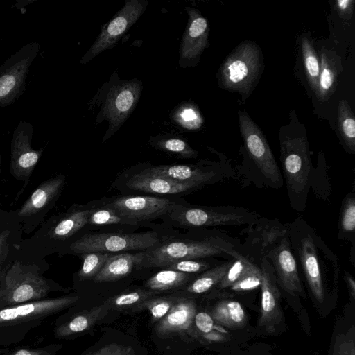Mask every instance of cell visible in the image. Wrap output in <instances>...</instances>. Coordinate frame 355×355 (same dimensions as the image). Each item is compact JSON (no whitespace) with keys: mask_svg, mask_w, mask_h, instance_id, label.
<instances>
[{"mask_svg":"<svg viewBox=\"0 0 355 355\" xmlns=\"http://www.w3.org/2000/svg\"><path fill=\"white\" fill-rule=\"evenodd\" d=\"M349 355H355V346L352 348Z\"/></svg>","mask_w":355,"mask_h":355,"instance_id":"51","label":"cell"},{"mask_svg":"<svg viewBox=\"0 0 355 355\" xmlns=\"http://www.w3.org/2000/svg\"><path fill=\"white\" fill-rule=\"evenodd\" d=\"M354 0H338L335 2V9L338 15L345 20H349L353 15Z\"/></svg>","mask_w":355,"mask_h":355,"instance_id":"47","label":"cell"},{"mask_svg":"<svg viewBox=\"0 0 355 355\" xmlns=\"http://www.w3.org/2000/svg\"><path fill=\"white\" fill-rule=\"evenodd\" d=\"M261 281L259 266L250 261L245 271L228 289L235 292L252 291L261 287Z\"/></svg>","mask_w":355,"mask_h":355,"instance_id":"40","label":"cell"},{"mask_svg":"<svg viewBox=\"0 0 355 355\" xmlns=\"http://www.w3.org/2000/svg\"><path fill=\"white\" fill-rule=\"evenodd\" d=\"M194 322L197 328L202 333H209L214 328V320L210 315L205 312L196 313Z\"/></svg>","mask_w":355,"mask_h":355,"instance_id":"46","label":"cell"},{"mask_svg":"<svg viewBox=\"0 0 355 355\" xmlns=\"http://www.w3.org/2000/svg\"><path fill=\"white\" fill-rule=\"evenodd\" d=\"M301 49L308 82L312 90L316 94L320 77V60L312 42L306 37L302 39Z\"/></svg>","mask_w":355,"mask_h":355,"instance_id":"35","label":"cell"},{"mask_svg":"<svg viewBox=\"0 0 355 355\" xmlns=\"http://www.w3.org/2000/svg\"><path fill=\"white\" fill-rule=\"evenodd\" d=\"M344 278L346 282L349 295L352 299L355 298V281L352 275L347 271H345Z\"/></svg>","mask_w":355,"mask_h":355,"instance_id":"48","label":"cell"},{"mask_svg":"<svg viewBox=\"0 0 355 355\" xmlns=\"http://www.w3.org/2000/svg\"><path fill=\"white\" fill-rule=\"evenodd\" d=\"M37 42L20 48L0 66V107L12 104L24 92L31 66L40 51Z\"/></svg>","mask_w":355,"mask_h":355,"instance_id":"10","label":"cell"},{"mask_svg":"<svg viewBox=\"0 0 355 355\" xmlns=\"http://www.w3.org/2000/svg\"><path fill=\"white\" fill-rule=\"evenodd\" d=\"M125 186L132 191L159 195L186 194L202 188L193 183L178 182L140 171L128 176Z\"/></svg>","mask_w":355,"mask_h":355,"instance_id":"20","label":"cell"},{"mask_svg":"<svg viewBox=\"0 0 355 355\" xmlns=\"http://www.w3.org/2000/svg\"><path fill=\"white\" fill-rule=\"evenodd\" d=\"M293 253L298 261L312 296L322 304L331 285L335 290L340 272L338 256L315 230L297 218L287 223Z\"/></svg>","mask_w":355,"mask_h":355,"instance_id":"1","label":"cell"},{"mask_svg":"<svg viewBox=\"0 0 355 355\" xmlns=\"http://www.w3.org/2000/svg\"><path fill=\"white\" fill-rule=\"evenodd\" d=\"M338 239L350 243L355 248L354 188L343 198L340 211Z\"/></svg>","mask_w":355,"mask_h":355,"instance_id":"32","label":"cell"},{"mask_svg":"<svg viewBox=\"0 0 355 355\" xmlns=\"http://www.w3.org/2000/svg\"><path fill=\"white\" fill-rule=\"evenodd\" d=\"M148 144L159 150L183 159L196 158L198 153L181 136L164 134L151 137Z\"/></svg>","mask_w":355,"mask_h":355,"instance_id":"31","label":"cell"},{"mask_svg":"<svg viewBox=\"0 0 355 355\" xmlns=\"http://www.w3.org/2000/svg\"><path fill=\"white\" fill-rule=\"evenodd\" d=\"M140 171L182 182L205 186L234 178L236 172L226 162L202 161L196 164L149 166Z\"/></svg>","mask_w":355,"mask_h":355,"instance_id":"12","label":"cell"},{"mask_svg":"<svg viewBox=\"0 0 355 355\" xmlns=\"http://www.w3.org/2000/svg\"><path fill=\"white\" fill-rule=\"evenodd\" d=\"M64 183V176L61 174L42 182L21 207L17 214L30 216L44 210L58 197Z\"/></svg>","mask_w":355,"mask_h":355,"instance_id":"22","label":"cell"},{"mask_svg":"<svg viewBox=\"0 0 355 355\" xmlns=\"http://www.w3.org/2000/svg\"><path fill=\"white\" fill-rule=\"evenodd\" d=\"M280 162L291 207L302 212L306 207L313 170L305 137H284L280 139Z\"/></svg>","mask_w":355,"mask_h":355,"instance_id":"4","label":"cell"},{"mask_svg":"<svg viewBox=\"0 0 355 355\" xmlns=\"http://www.w3.org/2000/svg\"><path fill=\"white\" fill-rule=\"evenodd\" d=\"M261 216L243 207L200 206L175 200L165 216L174 225L187 228L247 225Z\"/></svg>","mask_w":355,"mask_h":355,"instance_id":"5","label":"cell"},{"mask_svg":"<svg viewBox=\"0 0 355 355\" xmlns=\"http://www.w3.org/2000/svg\"><path fill=\"white\" fill-rule=\"evenodd\" d=\"M143 257V251L111 254L92 280L96 283L110 282L126 277L133 269H139Z\"/></svg>","mask_w":355,"mask_h":355,"instance_id":"23","label":"cell"},{"mask_svg":"<svg viewBox=\"0 0 355 355\" xmlns=\"http://www.w3.org/2000/svg\"><path fill=\"white\" fill-rule=\"evenodd\" d=\"M272 266L279 287L291 296H304L298 264L287 235L266 255Z\"/></svg>","mask_w":355,"mask_h":355,"instance_id":"17","label":"cell"},{"mask_svg":"<svg viewBox=\"0 0 355 355\" xmlns=\"http://www.w3.org/2000/svg\"><path fill=\"white\" fill-rule=\"evenodd\" d=\"M87 225L95 227L110 225L135 227L139 224L121 215L109 205L107 200L102 199L101 202L91 203Z\"/></svg>","mask_w":355,"mask_h":355,"instance_id":"27","label":"cell"},{"mask_svg":"<svg viewBox=\"0 0 355 355\" xmlns=\"http://www.w3.org/2000/svg\"><path fill=\"white\" fill-rule=\"evenodd\" d=\"M9 234V230H4L0 234V254L2 252L3 248L6 243Z\"/></svg>","mask_w":355,"mask_h":355,"instance_id":"49","label":"cell"},{"mask_svg":"<svg viewBox=\"0 0 355 355\" xmlns=\"http://www.w3.org/2000/svg\"><path fill=\"white\" fill-rule=\"evenodd\" d=\"M196 306L193 298L180 297L166 315L158 321L155 331L164 336L182 332L190 328L194 322Z\"/></svg>","mask_w":355,"mask_h":355,"instance_id":"21","label":"cell"},{"mask_svg":"<svg viewBox=\"0 0 355 355\" xmlns=\"http://www.w3.org/2000/svg\"><path fill=\"white\" fill-rule=\"evenodd\" d=\"M0 46H1V40H0Z\"/></svg>","mask_w":355,"mask_h":355,"instance_id":"53","label":"cell"},{"mask_svg":"<svg viewBox=\"0 0 355 355\" xmlns=\"http://www.w3.org/2000/svg\"><path fill=\"white\" fill-rule=\"evenodd\" d=\"M249 263L250 261L248 259L239 253L233 263L215 288L219 290L228 289L241 277L248 268Z\"/></svg>","mask_w":355,"mask_h":355,"instance_id":"42","label":"cell"},{"mask_svg":"<svg viewBox=\"0 0 355 355\" xmlns=\"http://www.w3.org/2000/svg\"><path fill=\"white\" fill-rule=\"evenodd\" d=\"M159 293L148 289H138L111 297L105 303L110 309H124L135 306L144 301L158 295Z\"/></svg>","mask_w":355,"mask_h":355,"instance_id":"37","label":"cell"},{"mask_svg":"<svg viewBox=\"0 0 355 355\" xmlns=\"http://www.w3.org/2000/svg\"><path fill=\"white\" fill-rule=\"evenodd\" d=\"M262 55L257 43L241 42L225 58L218 71L220 86L237 92L245 99L255 87L261 73Z\"/></svg>","mask_w":355,"mask_h":355,"instance_id":"6","label":"cell"},{"mask_svg":"<svg viewBox=\"0 0 355 355\" xmlns=\"http://www.w3.org/2000/svg\"><path fill=\"white\" fill-rule=\"evenodd\" d=\"M338 122L340 135L346 150L355 153V119L349 103L341 100L338 104Z\"/></svg>","mask_w":355,"mask_h":355,"instance_id":"33","label":"cell"},{"mask_svg":"<svg viewBox=\"0 0 355 355\" xmlns=\"http://www.w3.org/2000/svg\"><path fill=\"white\" fill-rule=\"evenodd\" d=\"M78 295L63 296L26 302L0 309V327L46 318L72 306Z\"/></svg>","mask_w":355,"mask_h":355,"instance_id":"16","label":"cell"},{"mask_svg":"<svg viewBox=\"0 0 355 355\" xmlns=\"http://www.w3.org/2000/svg\"><path fill=\"white\" fill-rule=\"evenodd\" d=\"M197 275L162 269L150 277L144 286L148 290L157 293L184 288Z\"/></svg>","mask_w":355,"mask_h":355,"instance_id":"29","label":"cell"},{"mask_svg":"<svg viewBox=\"0 0 355 355\" xmlns=\"http://www.w3.org/2000/svg\"><path fill=\"white\" fill-rule=\"evenodd\" d=\"M311 189L315 196L325 202H329L331 187L325 165L319 164L317 169L313 170L311 179Z\"/></svg>","mask_w":355,"mask_h":355,"instance_id":"41","label":"cell"},{"mask_svg":"<svg viewBox=\"0 0 355 355\" xmlns=\"http://www.w3.org/2000/svg\"><path fill=\"white\" fill-rule=\"evenodd\" d=\"M1 156L0 155V168H1ZM0 171H1V169H0Z\"/></svg>","mask_w":355,"mask_h":355,"instance_id":"52","label":"cell"},{"mask_svg":"<svg viewBox=\"0 0 355 355\" xmlns=\"http://www.w3.org/2000/svg\"><path fill=\"white\" fill-rule=\"evenodd\" d=\"M143 90V83L137 78L121 79L114 71L88 103L89 109H98L95 124L106 121L107 130L103 137L105 142L114 135L135 109Z\"/></svg>","mask_w":355,"mask_h":355,"instance_id":"3","label":"cell"},{"mask_svg":"<svg viewBox=\"0 0 355 355\" xmlns=\"http://www.w3.org/2000/svg\"><path fill=\"white\" fill-rule=\"evenodd\" d=\"M240 240L215 229H198L183 238L161 240L151 249L143 251L139 269L162 268L174 261L184 259L225 257L235 258Z\"/></svg>","mask_w":355,"mask_h":355,"instance_id":"2","label":"cell"},{"mask_svg":"<svg viewBox=\"0 0 355 355\" xmlns=\"http://www.w3.org/2000/svg\"><path fill=\"white\" fill-rule=\"evenodd\" d=\"M261 273V305L259 326L268 333L275 331V327L282 320L280 307V290L275 276L274 270L266 259L259 264Z\"/></svg>","mask_w":355,"mask_h":355,"instance_id":"19","label":"cell"},{"mask_svg":"<svg viewBox=\"0 0 355 355\" xmlns=\"http://www.w3.org/2000/svg\"><path fill=\"white\" fill-rule=\"evenodd\" d=\"M170 119L180 128L188 130H198L203 123L198 107L189 102L182 103L175 107L171 112Z\"/></svg>","mask_w":355,"mask_h":355,"instance_id":"34","label":"cell"},{"mask_svg":"<svg viewBox=\"0 0 355 355\" xmlns=\"http://www.w3.org/2000/svg\"><path fill=\"white\" fill-rule=\"evenodd\" d=\"M176 199L154 196L129 195L107 199L123 216L137 223L165 217Z\"/></svg>","mask_w":355,"mask_h":355,"instance_id":"15","label":"cell"},{"mask_svg":"<svg viewBox=\"0 0 355 355\" xmlns=\"http://www.w3.org/2000/svg\"><path fill=\"white\" fill-rule=\"evenodd\" d=\"M4 274V270L1 268V265H0V281Z\"/></svg>","mask_w":355,"mask_h":355,"instance_id":"50","label":"cell"},{"mask_svg":"<svg viewBox=\"0 0 355 355\" xmlns=\"http://www.w3.org/2000/svg\"><path fill=\"white\" fill-rule=\"evenodd\" d=\"M33 132L30 122L21 121L12 134L10 173L19 180L28 181L44 149L31 147Z\"/></svg>","mask_w":355,"mask_h":355,"instance_id":"14","label":"cell"},{"mask_svg":"<svg viewBox=\"0 0 355 355\" xmlns=\"http://www.w3.org/2000/svg\"><path fill=\"white\" fill-rule=\"evenodd\" d=\"M211 316L214 322L230 329L241 328L246 321L241 304L233 300H224L218 302L214 306Z\"/></svg>","mask_w":355,"mask_h":355,"instance_id":"30","label":"cell"},{"mask_svg":"<svg viewBox=\"0 0 355 355\" xmlns=\"http://www.w3.org/2000/svg\"><path fill=\"white\" fill-rule=\"evenodd\" d=\"M62 348L61 345H49L39 348H21L6 355H55Z\"/></svg>","mask_w":355,"mask_h":355,"instance_id":"44","label":"cell"},{"mask_svg":"<svg viewBox=\"0 0 355 355\" xmlns=\"http://www.w3.org/2000/svg\"><path fill=\"white\" fill-rule=\"evenodd\" d=\"M238 114L246 150L261 177V182L266 187L281 188L283 178L264 135L247 113L239 110Z\"/></svg>","mask_w":355,"mask_h":355,"instance_id":"8","label":"cell"},{"mask_svg":"<svg viewBox=\"0 0 355 355\" xmlns=\"http://www.w3.org/2000/svg\"><path fill=\"white\" fill-rule=\"evenodd\" d=\"M189 19L182 35L179 49V65L193 67L199 62L205 49L208 46L209 24L200 11L186 7Z\"/></svg>","mask_w":355,"mask_h":355,"instance_id":"18","label":"cell"},{"mask_svg":"<svg viewBox=\"0 0 355 355\" xmlns=\"http://www.w3.org/2000/svg\"><path fill=\"white\" fill-rule=\"evenodd\" d=\"M220 261L214 258L184 259L174 261L162 269L172 270L189 274H200Z\"/></svg>","mask_w":355,"mask_h":355,"instance_id":"39","label":"cell"},{"mask_svg":"<svg viewBox=\"0 0 355 355\" xmlns=\"http://www.w3.org/2000/svg\"><path fill=\"white\" fill-rule=\"evenodd\" d=\"M112 254L104 252H87L81 254L83 265L78 272L80 280L92 279L101 270Z\"/></svg>","mask_w":355,"mask_h":355,"instance_id":"38","label":"cell"},{"mask_svg":"<svg viewBox=\"0 0 355 355\" xmlns=\"http://www.w3.org/2000/svg\"><path fill=\"white\" fill-rule=\"evenodd\" d=\"M236 258V257H235ZM235 258L222 261L216 266L197 275L183 289L190 294H202L215 288L222 280Z\"/></svg>","mask_w":355,"mask_h":355,"instance_id":"26","label":"cell"},{"mask_svg":"<svg viewBox=\"0 0 355 355\" xmlns=\"http://www.w3.org/2000/svg\"><path fill=\"white\" fill-rule=\"evenodd\" d=\"M355 346L354 335L349 331L347 334L337 336L331 355H349L352 348Z\"/></svg>","mask_w":355,"mask_h":355,"instance_id":"43","label":"cell"},{"mask_svg":"<svg viewBox=\"0 0 355 355\" xmlns=\"http://www.w3.org/2000/svg\"><path fill=\"white\" fill-rule=\"evenodd\" d=\"M109 310V306L104 302L100 306L83 311L58 326L55 331V336L63 338L87 331L103 319Z\"/></svg>","mask_w":355,"mask_h":355,"instance_id":"25","label":"cell"},{"mask_svg":"<svg viewBox=\"0 0 355 355\" xmlns=\"http://www.w3.org/2000/svg\"><path fill=\"white\" fill-rule=\"evenodd\" d=\"M61 290L37 270L15 261L0 281V309L45 299L53 290Z\"/></svg>","mask_w":355,"mask_h":355,"instance_id":"7","label":"cell"},{"mask_svg":"<svg viewBox=\"0 0 355 355\" xmlns=\"http://www.w3.org/2000/svg\"><path fill=\"white\" fill-rule=\"evenodd\" d=\"M91 205L80 206L72 209L50 230V237L63 240L71 237L87 225Z\"/></svg>","mask_w":355,"mask_h":355,"instance_id":"28","label":"cell"},{"mask_svg":"<svg viewBox=\"0 0 355 355\" xmlns=\"http://www.w3.org/2000/svg\"><path fill=\"white\" fill-rule=\"evenodd\" d=\"M287 234V223H282L279 218L260 216L240 232L245 238L237 251L259 266L262 259Z\"/></svg>","mask_w":355,"mask_h":355,"instance_id":"11","label":"cell"},{"mask_svg":"<svg viewBox=\"0 0 355 355\" xmlns=\"http://www.w3.org/2000/svg\"><path fill=\"white\" fill-rule=\"evenodd\" d=\"M147 7L148 1L146 0H127L112 19L101 27L99 35L80 59V64H86L101 52L115 46Z\"/></svg>","mask_w":355,"mask_h":355,"instance_id":"13","label":"cell"},{"mask_svg":"<svg viewBox=\"0 0 355 355\" xmlns=\"http://www.w3.org/2000/svg\"><path fill=\"white\" fill-rule=\"evenodd\" d=\"M320 55V77L316 96L319 101H327L334 94L338 77L342 69L340 57L329 49H321Z\"/></svg>","mask_w":355,"mask_h":355,"instance_id":"24","label":"cell"},{"mask_svg":"<svg viewBox=\"0 0 355 355\" xmlns=\"http://www.w3.org/2000/svg\"><path fill=\"white\" fill-rule=\"evenodd\" d=\"M92 355H135V353L130 346L112 343L102 347Z\"/></svg>","mask_w":355,"mask_h":355,"instance_id":"45","label":"cell"},{"mask_svg":"<svg viewBox=\"0 0 355 355\" xmlns=\"http://www.w3.org/2000/svg\"><path fill=\"white\" fill-rule=\"evenodd\" d=\"M180 297L174 295L155 296L144 301L132 308L133 312L148 310L153 322H158L170 311Z\"/></svg>","mask_w":355,"mask_h":355,"instance_id":"36","label":"cell"},{"mask_svg":"<svg viewBox=\"0 0 355 355\" xmlns=\"http://www.w3.org/2000/svg\"><path fill=\"white\" fill-rule=\"evenodd\" d=\"M161 239L156 232L139 233H89L76 239L70 249L76 254L145 251L157 245Z\"/></svg>","mask_w":355,"mask_h":355,"instance_id":"9","label":"cell"}]
</instances>
